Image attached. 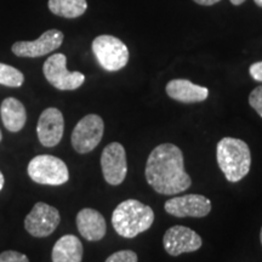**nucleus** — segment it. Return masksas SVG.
<instances>
[{
    "label": "nucleus",
    "instance_id": "1",
    "mask_svg": "<svg viewBox=\"0 0 262 262\" xmlns=\"http://www.w3.org/2000/svg\"><path fill=\"white\" fill-rule=\"evenodd\" d=\"M146 181L157 193L175 195L191 187L182 150L172 143H162L150 152L145 168Z\"/></svg>",
    "mask_w": 262,
    "mask_h": 262
},
{
    "label": "nucleus",
    "instance_id": "2",
    "mask_svg": "<svg viewBox=\"0 0 262 262\" xmlns=\"http://www.w3.org/2000/svg\"><path fill=\"white\" fill-rule=\"evenodd\" d=\"M216 160L228 182H239L250 171V148L243 140L224 137L216 146Z\"/></svg>",
    "mask_w": 262,
    "mask_h": 262
},
{
    "label": "nucleus",
    "instance_id": "3",
    "mask_svg": "<svg viewBox=\"0 0 262 262\" xmlns=\"http://www.w3.org/2000/svg\"><path fill=\"white\" fill-rule=\"evenodd\" d=\"M153 222V209L137 199H126L122 202L112 214L114 231L123 238H135L149 229Z\"/></svg>",
    "mask_w": 262,
    "mask_h": 262
},
{
    "label": "nucleus",
    "instance_id": "4",
    "mask_svg": "<svg viewBox=\"0 0 262 262\" xmlns=\"http://www.w3.org/2000/svg\"><path fill=\"white\" fill-rule=\"evenodd\" d=\"M28 175L39 185L61 186L70 180V171L63 160L51 155L34 157L28 164Z\"/></svg>",
    "mask_w": 262,
    "mask_h": 262
},
{
    "label": "nucleus",
    "instance_id": "5",
    "mask_svg": "<svg viewBox=\"0 0 262 262\" xmlns=\"http://www.w3.org/2000/svg\"><path fill=\"white\" fill-rule=\"evenodd\" d=\"M93 52L104 71L117 72L129 62V49L113 35H100L93 41Z\"/></svg>",
    "mask_w": 262,
    "mask_h": 262
},
{
    "label": "nucleus",
    "instance_id": "6",
    "mask_svg": "<svg viewBox=\"0 0 262 262\" xmlns=\"http://www.w3.org/2000/svg\"><path fill=\"white\" fill-rule=\"evenodd\" d=\"M104 133L103 119L97 114H88L81 118L73 129L71 142L75 152L80 155L94 150L100 145Z\"/></svg>",
    "mask_w": 262,
    "mask_h": 262
},
{
    "label": "nucleus",
    "instance_id": "7",
    "mask_svg": "<svg viewBox=\"0 0 262 262\" xmlns=\"http://www.w3.org/2000/svg\"><path fill=\"white\" fill-rule=\"evenodd\" d=\"M67 57L63 54H55L45 61L42 73L52 86L58 90H75L85 81V75L80 72H70L66 67Z\"/></svg>",
    "mask_w": 262,
    "mask_h": 262
},
{
    "label": "nucleus",
    "instance_id": "8",
    "mask_svg": "<svg viewBox=\"0 0 262 262\" xmlns=\"http://www.w3.org/2000/svg\"><path fill=\"white\" fill-rule=\"evenodd\" d=\"M60 221L61 216L56 208L39 202L26 216L25 228L33 237L44 238L54 233L60 225Z\"/></svg>",
    "mask_w": 262,
    "mask_h": 262
},
{
    "label": "nucleus",
    "instance_id": "9",
    "mask_svg": "<svg viewBox=\"0 0 262 262\" xmlns=\"http://www.w3.org/2000/svg\"><path fill=\"white\" fill-rule=\"evenodd\" d=\"M101 169L108 185H122L127 173L126 152L122 143L112 142L104 147L101 155Z\"/></svg>",
    "mask_w": 262,
    "mask_h": 262
},
{
    "label": "nucleus",
    "instance_id": "10",
    "mask_svg": "<svg viewBox=\"0 0 262 262\" xmlns=\"http://www.w3.org/2000/svg\"><path fill=\"white\" fill-rule=\"evenodd\" d=\"M211 202L202 194H186L173 196L164 204L169 215L175 217H205L211 211Z\"/></svg>",
    "mask_w": 262,
    "mask_h": 262
},
{
    "label": "nucleus",
    "instance_id": "11",
    "mask_svg": "<svg viewBox=\"0 0 262 262\" xmlns=\"http://www.w3.org/2000/svg\"><path fill=\"white\" fill-rule=\"evenodd\" d=\"M163 245L170 256H179L185 253H193L199 250L203 241L196 232L186 227L176 225L170 227L163 237Z\"/></svg>",
    "mask_w": 262,
    "mask_h": 262
},
{
    "label": "nucleus",
    "instance_id": "12",
    "mask_svg": "<svg viewBox=\"0 0 262 262\" xmlns=\"http://www.w3.org/2000/svg\"><path fill=\"white\" fill-rule=\"evenodd\" d=\"M63 42V33L58 29H49L33 41H17L11 50L18 57H40L58 49Z\"/></svg>",
    "mask_w": 262,
    "mask_h": 262
},
{
    "label": "nucleus",
    "instance_id": "13",
    "mask_svg": "<svg viewBox=\"0 0 262 262\" xmlns=\"http://www.w3.org/2000/svg\"><path fill=\"white\" fill-rule=\"evenodd\" d=\"M64 131L63 114L55 107L47 108L40 114L37 125L39 142L44 147H55L61 142Z\"/></svg>",
    "mask_w": 262,
    "mask_h": 262
},
{
    "label": "nucleus",
    "instance_id": "14",
    "mask_svg": "<svg viewBox=\"0 0 262 262\" xmlns=\"http://www.w3.org/2000/svg\"><path fill=\"white\" fill-rule=\"evenodd\" d=\"M77 227L80 235L89 242H98L103 239L107 232V224L100 211L85 208L78 212Z\"/></svg>",
    "mask_w": 262,
    "mask_h": 262
},
{
    "label": "nucleus",
    "instance_id": "15",
    "mask_svg": "<svg viewBox=\"0 0 262 262\" xmlns=\"http://www.w3.org/2000/svg\"><path fill=\"white\" fill-rule=\"evenodd\" d=\"M165 90L169 97L182 103L203 102L209 96L208 88L195 85L187 79L170 80Z\"/></svg>",
    "mask_w": 262,
    "mask_h": 262
},
{
    "label": "nucleus",
    "instance_id": "16",
    "mask_svg": "<svg viewBox=\"0 0 262 262\" xmlns=\"http://www.w3.org/2000/svg\"><path fill=\"white\" fill-rule=\"evenodd\" d=\"M0 116L4 126L11 133L24 129L27 122V112L24 103L15 97H8L0 107Z\"/></svg>",
    "mask_w": 262,
    "mask_h": 262
},
{
    "label": "nucleus",
    "instance_id": "17",
    "mask_svg": "<svg viewBox=\"0 0 262 262\" xmlns=\"http://www.w3.org/2000/svg\"><path fill=\"white\" fill-rule=\"evenodd\" d=\"M83 244L73 234H66L55 243L52 248V262H81Z\"/></svg>",
    "mask_w": 262,
    "mask_h": 262
},
{
    "label": "nucleus",
    "instance_id": "18",
    "mask_svg": "<svg viewBox=\"0 0 262 262\" xmlns=\"http://www.w3.org/2000/svg\"><path fill=\"white\" fill-rule=\"evenodd\" d=\"M49 10L64 18H77L86 11V0H49Z\"/></svg>",
    "mask_w": 262,
    "mask_h": 262
},
{
    "label": "nucleus",
    "instance_id": "19",
    "mask_svg": "<svg viewBox=\"0 0 262 262\" xmlns=\"http://www.w3.org/2000/svg\"><path fill=\"white\" fill-rule=\"evenodd\" d=\"M25 81V75L12 66L0 63V85L9 88H19Z\"/></svg>",
    "mask_w": 262,
    "mask_h": 262
},
{
    "label": "nucleus",
    "instance_id": "20",
    "mask_svg": "<svg viewBox=\"0 0 262 262\" xmlns=\"http://www.w3.org/2000/svg\"><path fill=\"white\" fill-rule=\"evenodd\" d=\"M139 257L137 254L133 250H119L117 253L107 257V260L104 262H137Z\"/></svg>",
    "mask_w": 262,
    "mask_h": 262
},
{
    "label": "nucleus",
    "instance_id": "21",
    "mask_svg": "<svg viewBox=\"0 0 262 262\" xmlns=\"http://www.w3.org/2000/svg\"><path fill=\"white\" fill-rule=\"evenodd\" d=\"M249 104L262 118V86H257L249 95Z\"/></svg>",
    "mask_w": 262,
    "mask_h": 262
},
{
    "label": "nucleus",
    "instance_id": "22",
    "mask_svg": "<svg viewBox=\"0 0 262 262\" xmlns=\"http://www.w3.org/2000/svg\"><path fill=\"white\" fill-rule=\"evenodd\" d=\"M0 262H29V260L25 254L14 250H8L0 254Z\"/></svg>",
    "mask_w": 262,
    "mask_h": 262
},
{
    "label": "nucleus",
    "instance_id": "23",
    "mask_svg": "<svg viewBox=\"0 0 262 262\" xmlns=\"http://www.w3.org/2000/svg\"><path fill=\"white\" fill-rule=\"evenodd\" d=\"M249 73H250L254 80L262 81V61L251 64L250 68H249Z\"/></svg>",
    "mask_w": 262,
    "mask_h": 262
},
{
    "label": "nucleus",
    "instance_id": "24",
    "mask_svg": "<svg viewBox=\"0 0 262 262\" xmlns=\"http://www.w3.org/2000/svg\"><path fill=\"white\" fill-rule=\"evenodd\" d=\"M193 2H195L196 4H199V5L210 6V5H214V4H216V3L221 2V0H193Z\"/></svg>",
    "mask_w": 262,
    "mask_h": 262
},
{
    "label": "nucleus",
    "instance_id": "25",
    "mask_svg": "<svg viewBox=\"0 0 262 262\" xmlns=\"http://www.w3.org/2000/svg\"><path fill=\"white\" fill-rule=\"evenodd\" d=\"M4 183H5V179H4V175H3V172L0 171V191H2L3 187H4Z\"/></svg>",
    "mask_w": 262,
    "mask_h": 262
},
{
    "label": "nucleus",
    "instance_id": "26",
    "mask_svg": "<svg viewBox=\"0 0 262 262\" xmlns=\"http://www.w3.org/2000/svg\"><path fill=\"white\" fill-rule=\"evenodd\" d=\"M244 2H245V0H231V3L233 5H241V4H243Z\"/></svg>",
    "mask_w": 262,
    "mask_h": 262
},
{
    "label": "nucleus",
    "instance_id": "27",
    "mask_svg": "<svg viewBox=\"0 0 262 262\" xmlns=\"http://www.w3.org/2000/svg\"><path fill=\"white\" fill-rule=\"evenodd\" d=\"M255 4H256L257 6H260V8H262V0H254Z\"/></svg>",
    "mask_w": 262,
    "mask_h": 262
},
{
    "label": "nucleus",
    "instance_id": "28",
    "mask_svg": "<svg viewBox=\"0 0 262 262\" xmlns=\"http://www.w3.org/2000/svg\"><path fill=\"white\" fill-rule=\"evenodd\" d=\"M260 241H261V245H262V227H261V232H260Z\"/></svg>",
    "mask_w": 262,
    "mask_h": 262
},
{
    "label": "nucleus",
    "instance_id": "29",
    "mask_svg": "<svg viewBox=\"0 0 262 262\" xmlns=\"http://www.w3.org/2000/svg\"><path fill=\"white\" fill-rule=\"evenodd\" d=\"M2 137H3V135H2V131H0V141H2Z\"/></svg>",
    "mask_w": 262,
    "mask_h": 262
}]
</instances>
